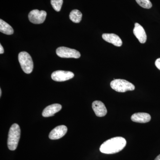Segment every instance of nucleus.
<instances>
[{
	"label": "nucleus",
	"mask_w": 160,
	"mask_h": 160,
	"mask_svg": "<svg viewBox=\"0 0 160 160\" xmlns=\"http://www.w3.org/2000/svg\"><path fill=\"white\" fill-rule=\"evenodd\" d=\"M58 56L62 58H78L81 57L80 52L76 49L66 47H60L56 50Z\"/></svg>",
	"instance_id": "39448f33"
},
{
	"label": "nucleus",
	"mask_w": 160,
	"mask_h": 160,
	"mask_svg": "<svg viewBox=\"0 0 160 160\" xmlns=\"http://www.w3.org/2000/svg\"><path fill=\"white\" fill-rule=\"evenodd\" d=\"M47 13L44 10L34 9L29 12L28 18L31 22L35 24H42L46 20Z\"/></svg>",
	"instance_id": "423d86ee"
},
{
	"label": "nucleus",
	"mask_w": 160,
	"mask_h": 160,
	"mask_svg": "<svg viewBox=\"0 0 160 160\" xmlns=\"http://www.w3.org/2000/svg\"><path fill=\"white\" fill-rule=\"evenodd\" d=\"M4 52V48L2 47V45H0V53L1 54H3Z\"/></svg>",
	"instance_id": "6ab92c4d"
},
{
	"label": "nucleus",
	"mask_w": 160,
	"mask_h": 160,
	"mask_svg": "<svg viewBox=\"0 0 160 160\" xmlns=\"http://www.w3.org/2000/svg\"><path fill=\"white\" fill-rule=\"evenodd\" d=\"M74 74L70 71L57 70L52 72V79L56 82H62L67 81L74 77Z\"/></svg>",
	"instance_id": "0eeeda50"
},
{
	"label": "nucleus",
	"mask_w": 160,
	"mask_h": 160,
	"mask_svg": "<svg viewBox=\"0 0 160 160\" xmlns=\"http://www.w3.org/2000/svg\"><path fill=\"white\" fill-rule=\"evenodd\" d=\"M82 12L78 10L74 9L70 12L69 14V18L73 22L76 23H79L82 20Z\"/></svg>",
	"instance_id": "2eb2a0df"
},
{
	"label": "nucleus",
	"mask_w": 160,
	"mask_h": 160,
	"mask_svg": "<svg viewBox=\"0 0 160 160\" xmlns=\"http://www.w3.org/2000/svg\"><path fill=\"white\" fill-rule=\"evenodd\" d=\"M92 108L97 116L103 117L107 113V109L104 103L101 101H95L92 103Z\"/></svg>",
	"instance_id": "9d476101"
},
{
	"label": "nucleus",
	"mask_w": 160,
	"mask_h": 160,
	"mask_svg": "<svg viewBox=\"0 0 160 160\" xmlns=\"http://www.w3.org/2000/svg\"><path fill=\"white\" fill-rule=\"evenodd\" d=\"M133 34L139 42L142 44L146 43L147 40V35L142 26L138 23H136L133 30Z\"/></svg>",
	"instance_id": "1a4fd4ad"
},
{
	"label": "nucleus",
	"mask_w": 160,
	"mask_h": 160,
	"mask_svg": "<svg viewBox=\"0 0 160 160\" xmlns=\"http://www.w3.org/2000/svg\"><path fill=\"white\" fill-rule=\"evenodd\" d=\"M21 135L20 126L17 124H13L9 129L7 145L9 150H15L17 148Z\"/></svg>",
	"instance_id": "f03ea898"
},
{
	"label": "nucleus",
	"mask_w": 160,
	"mask_h": 160,
	"mask_svg": "<svg viewBox=\"0 0 160 160\" xmlns=\"http://www.w3.org/2000/svg\"><path fill=\"white\" fill-rule=\"evenodd\" d=\"M124 138L117 137L107 140L101 145L100 151L105 154H114L122 151L126 145Z\"/></svg>",
	"instance_id": "f257e3e1"
},
{
	"label": "nucleus",
	"mask_w": 160,
	"mask_h": 160,
	"mask_svg": "<svg viewBox=\"0 0 160 160\" xmlns=\"http://www.w3.org/2000/svg\"><path fill=\"white\" fill-rule=\"evenodd\" d=\"M154 160H160V154Z\"/></svg>",
	"instance_id": "aec40b11"
},
{
	"label": "nucleus",
	"mask_w": 160,
	"mask_h": 160,
	"mask_svg": "<svg viewBox=\"0 0 160 160\" xmlns=\"http://www.w3.org/2000/svg\"><path fill=\"white\" fill-rule=\"evenodd\" d=\"M110 86L115 91L120 92L132 91L135 89V86L132 83L126 80L121 79H117L112 81Z\"/></svg>",
	"instance_id": "7ed1b4c3"
},
{
	"label": "nucleus",
	"mask_w": 160,
	"mask_h": 160,
	"mask_svg": "<svg viewBox=\"0 0 160 160\" xmlns=\"http://www.w3.org/2000/svg\"><path fill=\"white\" fill-rule=\"evenodd\" d=\"M62 108V106L60 104H52L47 106L43 110L42 115L43 117L46 118L53 116L56 113L60 111Z\"/></svg>",
	"instance_id": "ddd939ff"
},
{
	"label": "nucleus",
	"mask_w": 160,
	"mask_h": 160,
	"mask_svg": "<svg viewBox=\"0 0 160 160\" xmlns=\"http://www.w3.org/2000/svg\"><path fill=\"white\" fill-rule=\"evenodd\" d=\"M0 31L6 35L12 34L14 32L12 27L2 19L0 20Z\"/></svg>",
	"instance_id": "4468645a"
},
{
	"label": "nucleus",
	"mask_w": 160,
	"mask_h": 160,
	"mask_svg": "<svg viewBox=\"0 0 160 160\" xmlns=\"http://www.w3.org/2000/svg\"><path fill=\"white\" fill-rule=\"evenodd\" d=\"M18 60L23 71L27 74L31 73L33 69V63L30 55L26 52H22L19 53Z\"/></svg>",
	"instance_id": "20e7f679"
},
{
	"label": "nucleus",
	"mask_w": 160,
	"mask_h": 160,
	"mask_svg": "<svg viewBox=\"0 0 160 160\" xmlns=\"http://www.w3.org/2000/svg\"><path fill=\"white\" fill-rule=\"evenodd\" d=\"M2 89H0V97H1V96H2Z\"/></svg>",
	"instance_id": "412c9836"
},
{
	"label": "nucleus",
	"mask_w": 160,
	"mask_h": 160,
	"mask_svg": "<svg viewBox=\"0 0 160 160\" xmlns=\"http://www.w3.org/2000/svg\"><path fill=\"white\" fill-rule=\"evenodd\" d=\"M102 37L105 41L115 46L120 47L122 45V41L119 37L114 33H104Z\"/></svg>",
	"instance_id": "9b49d317"
},
{
	"label": "nucleus",
	"mask_w": 160,
	"mask_h": 160,
	"mask_svg": "<svg viewBox=\"0 0 160 160\" xmlns=\"http://www.w3.org/2000/svg\"><path fill=\"white\" fill-rule=\"evenodd\" d=\"M155 64L157 68L160 70V58L156 60L155 62Z\"/></svg>",
	"instance_id": "a211bd4d"
},
{
	"label": "nucleus",
	"mask_w": 160,
	"mask_h": 160,
	"mask_svg": "<svg viewBox=\"0 0 160 160\" xmlns=\"http://www.w3.org/2000/svg\"><path fill=\"white\" fill-rule=\"evenodd\" d=\"M63 0H51V4L55 11L59 12L63 4Z\"/></svg>",
	"instance_id": "dca6fc26"
},
{
	"label": "nucleus",
	"mask_w": 160,
	"mask_h": 160,
	"mask_svg": "<svg viewBox=\"0 0 160 160\" xmlns=\"http://www.w3.org/2000/svg\"><path fill=\"white\" fill-rule=\"evenodd\" d=\"M67 128L64 125L58 126L52 129L49 133V137L51 140H57L62 138L67 132Z\"/></svg>",
	"instance_id": "6e6552de"
},
{
	"label": "nucleus",
	"mask_w": 160,
	"mask_h": 160,
	"mask_svg": "<svg viewBox=\"0 0 160 160\" xmlns=\"http://www.w3.org/2000/svg\"><path fill=\"white\" fill-rule=\"evenodd\" d=\"M151 116L146 112H138L132 115L131 119L135 122L146 123L151 120Z\"/></svg>",
	"instance_id": "f8f14e48"
},
{
	"label": "nucleus",
	"mask_w": 160,
	"mask_h": 160,
	"mask_svg": "<svg viewBox=\"0 0 160 160\" xmlns=\"http://www.w3.org/2000/svg\"><path fill=\"white\" fill-rule=\"evenodd\" d=\"M137 3L141 7L145 9H150L152 7V4L149 0H136Z\"/></svg>",
	"instance_id": "f3484780"
}]
</instances>
